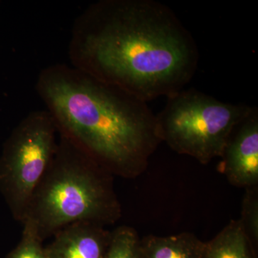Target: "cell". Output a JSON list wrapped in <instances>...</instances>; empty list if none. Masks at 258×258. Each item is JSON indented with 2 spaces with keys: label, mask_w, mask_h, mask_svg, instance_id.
Instances as JSON below:
<instances>
[{
  "label": "cell",
  "mask_w": 258,
  "mask_h": 258,
  "mask_svg": "<svg viewBox=\"0 0 258 258\" xmlns=\"http://www.w3.org/2000/svg\"><path fill=\"white\" fill-rule=\"evenodd\" d=\"M23 235L18 245L8 258H47L42 240L35 226L31 222L24 221Z\"/></svg>",
  "instance_id": "cell-12"
},
{
  "label": "cell",
  "mask_w": 258,
  "mask_h": 258,
  "mask_svg": "<svg viewBox=\"0 0 258 258\" xmlns=\"http://www.w3.org/2000/svg\"><path fill=\"white\" fill-rule=\"evenodd\" d=\"M105 258H144L138 232L129 226L112 231Z\"/></svg>",
  "instance_id": "cell-10"
},
{
  "label": "cell",
  "mask_w": 258,
  "mask_h": 258,
  "mask_svg": "<svg viewBox=\"0 0 258 258\" xmlns=\"http://www.w3.org/2000/svg\"><path fill=\"white\" fill-rule=\"evenodd\" d=\"M76 69L144 102L184 89L198 66L192 35L155 0H101L75 20Z\"/></svg>",
  "instance_id": "cell-1"
},
{
  "label": "cell",
  "mask_w": 258,
  "mask_h": 258,
  "mask_svg": "<svg viewBox=\"0 0 258 258\" xmlns=\"http://www.w3.org/2000/svg\"><path fill=\"white\" fill-rule=\"evenodd\" d=\"M245 235L257 252L258 247V186L244 189L242 213L239 219Z\"/></svg>",
  "instance_id": "cell-11"
},
{
  "label": "cell",
  "mask_w": 258,
  "mask_h": 258,
  "mask_svg": "<svg viewBox=\"0 0 258 258\" xmlns=\"http://www.w3.org/2000/svg\"><path fill=\"white\" fill-rule=\"evenodd\" d=\"M36 91L58 133L112 175L136 178L147 170L161 143L147 102L64 64L42 70Z\"/></svg>",
  "instance_id": "cell-2"
},
{
  "label": "cell",
  "mask_w": 258,
  "mask_h": 258,
  "mask_svg": "<svg viewBox=\"0 0 258 258\" xmlns=\"http://www.w3.org/2000/svg\"><path fill=\"white\" fill-rule=\"evenodd\" d=\"M144 258H203L205 242L192 232L141 238Z\"/></svg>",
  "instance_id": "cell-8"
},
{
  "label": "cell",
  "mask_w": 258,
  "mask_h": 258,
  "mask_svg": "<svg viewBox=\"0 0 258 258\" xmlns=\"http://www.w3.org/2000/svg\"><path fill=\"white\" fill-rule=\"evenodd\" d=\"M218 171L230 184L246 189L258 186V113L253 108L232 132Z\"/></svg>",
  "instance_id": "cell-6"
},
{
  "label": "cell",
  "mask_w": 258,
  "mask_h": 258,
  "mask_svg": "<svg viewBox=\"0 0 258 258\" xmlns=\"http://www.w3.org/2000/svg\"><path fill=\"white\" fill-rule=\"evenodd\" d=\"M58 134L47 110L32 111L7 142L0 159V188L20 222L53 159Z\"/></svg>",
  "instance_id": "cell-5"
},
{
  "label": "cell",
  "mask_w": 258,
  "mask_h": 258,
  "mask_svg": "<svg viewBox=\"0 0 258 258\" xmlns=\"http://www.w3.org/2000/svg\"><path fill=\"white\" fill-rule=\"evenodd\" d=\"M111 232L105 226L79 222L66 226L45 247L47 258H105Z\"/></svg>",
  "instance_id": "cell-7"
},
{
  "label": "cell",
  "mask_w": 258,
  "mask_h": 258,
  "mask_svg": "<svg viewBox=\"0 0 258 258\" xmlns=\"http://www.w3.org/2000/svg\"><path fill=\"white\" fill-rule=\"evenodd\" d=\"M59 135L53 159L21 221L31 222L42 240L76 222L106 227L121 216L113 175L77 144Z\"/></svg>",
  "instance_id": "cell-3"
},
{
  "label": "cell",
  "mask_w": 258,
  "mask_h": 258,
  "mask_svg": "<svg viewBox=\"0 0 258 258\" xmlns=\"http://www.w3.org/2000/svg\"><path fill=\"white\" fill-rule=\"evenodd\" d=\"M203 258H257V254L240 220H232L214 238L205 242Z\"/></svg>",
  "instance_id": "cell-9"
},
{
  "label": "cell",
  "mask_w": 258,
  "mask_h": 258,
  "mask_svg": "<svg viewBox=\"0 0 258 258\" xmlns=\"http://www.w3.org/2000/svg\"><path fill=\"white\" fill-rule=\"evenodd\" d=\"M254 108L225 103L198 90L182 89L167 97L157 115L161 142L206 165L222 153L232 132Z\"/></svg>",
  "instance_id": "cell-4"
}]
</instances>
